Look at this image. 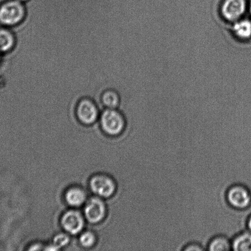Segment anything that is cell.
I'll return each mask as SVG.
<instances>
[{"label": "cell", "mask_w": 251, "mask_h": 251, "mask_svg": "<svg viewBox=\"0 0 251 251\" xmlns=\"http://www.w3.org/2000/svg\"><path fill=\"white\" fill-rule=\"evenodd\" d=\"M26 7L17 0H7L0 6V23L7 26L21 24L26 19Z\"/></svg>", "instance_id": "cell-1"}, {"label": "cell", "mask_w": 251, "mask_h": 251, "mask_svg": "<svg viewBox=\"0 0 251 251\" xmlns=\"http://www.w3.org/2000/svg\"><path fill=\"white\" fill-rule=\"evenodd\" d=\"M100 124L107 134L117 135L125 129V120L121 113L116 109H107L101 115Z\"/></svg>", "instance_id": "cell-2"}, {"label": "cell", "mask_w": 251, "mask_h": 251, "mask_svg": "<svg viewBox=\"0 0 251 251\" xmlns=\"http://www.w3.org/2000/svg\"><path fill=\"white\" fill-rule=\"evenodd\" d=\"M248 11V0H223L220 6L221 18L226 22H233L243 18Z\"/></svg>", "instance_id": "cell-3"}, {"label": "cell", "mask_w": 251, "mask_h": 251, "mask_svg": "<svg viewBox=\"0 0 251 251\" xmlns=\"http://www.w3.org/2000/svg\"><path fill=\"white\" fill-rule=\"evenodd\" d=\"M227 202L238 210H247L251 206V191L247 186L236 184L231 186L226 194Z\"/></svg>", "instance_id": "cell-4"}, {"label": "cell", "mask_w": 251, "mask_h": 251, "mask_svg": "<svg viewBox=\"0 0 251 251\" xmlns=\"http://www.w3.org/2000/svg\"><path fill=\"white\" fill-rule=\"evenodd\" d=\"M76 113L80 122L87 125L94 124L99 115L97 105L92 100L86 98L78 102Z\"/></svg>", "instance_id": "cell-5"}, {"label": "cell", "mask_w": 251, "mask_h": 251, "mask_svg": "<svg viewBox=\"0 0 251 251\" xmlns=\"http://www.w3.org/2000/svg\"><path fill=\"white\" fill-rule=\"evenodd\" d=\"M90 186L93 193L101 198H108L115 193V184L110 177L97 175L90 179Z\"/></svg>", "instance_id": "cell-6"}, {"label": "cell", "mask_w": 251, "mask_h": 251, "mask_svg": "<svg viewBox=\"0 0 251 251\" xmlns=\"http://www.w3.org/2000/svg\"><path fill=\"white\" fill-rule=\"evenodd\" d=\"M61 224L66 232L71 235H76L83 230L84 226L83 216L78 211L69 210L63 214Z\"/></svg>", "instance_id": "cell-7"}, {"label": "cell", "mask_w": 251, "mask_h": 251, "mask_svg": "<svg viewBox=\"0 0 251 251\" xmlns=\"http://www.w3.org/2000/svg\"><path fill=\"white\" fill-rule=\"evenodd\" d=\"M106 206L100 198H91L87 201L84 207V215L88 222L98 223L105 218Z\"/></svg>", "instance_id": "cell-8"}, {"label": "cell", "mask_w": 251, "mask_h": 251, "mask_svg": "<svg viewBox=\"0 0 251 251\" xmlns=\"http://www.w3.org/2000/svg\"><path fill=\"white\" fill-rule=\"evenodd\" d=\"M231 31L238 41L249 43L251 41V19L238 20L233 24Z\"/></svg>", "instance_id": "cell-9"}, {"label": "cell", "mask_w": 251, "mask_h": 251, "mask_svg": "<svg viewBox=\"0 0 251 251\" xmlns=\"http://www.w3.org/2000/svg\"><path fill=\"white\" fill-rule=\"evenodd\" d=\"M232 250L234 251H251V232L243 231L232 240Z\"/></svg>", "instance_id": "cell-10"}, {"label": "cell", "mask_w": 251, "mask_h": 251, "mask_svg": "<svg viewBox=\"0 0 251 251\" xmlns=\"http://www.w3.org/2000/svg\"><path fill=\"white\" fill-rule=\"evenodd\" d=\"M65 200L69 205L73 207H78L84 203L86 194L82 189L74 187L66 191Z\"/></svg>", "instance_id": "cell-11"}, {"label": "cell", "mask_w": 251, "mask_h": 251, "mask_svg": "<svg viewBox=\"0 0 251 251\" xmlns=\"http://www.w3.org/2000/svg\"><path fill=\"white\" fill-rule=\"evenodd\" d=\"M101 101L107 109H116L120 104L119 93L114 90H107L101 97Z\"/></svg>", "instance_id": "cell-12"}, {"label": "cell", "mask_w": 251, "mask_h": 251, "mask_svg": "<svg viewBox=\"0 0 251 251\" xmlns=\"http://www.w3.org/2000/svg\"><path fill=\"white\" fill-rule=\"evenodd\" d=\"M232 250V241L223 235L214 237L209 243L207 251H230Z\"/></svg>", "instance_id": "cell-13"}, {"label": "cell", "mask_w": 251, "mask_h": 251, "mask_svg": "<svg viewBox=\"0 0 251 251\" xmlns=\"http://www.w3.org/2000/svg\"><path fill=\"white\" fill-rule=\"evenodd\" d=\"M16 44L14 34L8 29H0V52L5 53L12 50Z\"/></svg>", "instance_id": "cell-14"}, {"label": "cell", "mask_w": 251, "mask_h": 251, "mask_svg": "<svg viewBox=\"0 0 251 251\" xmlns=\"http://www.w3.org/2000/svg\"><path fill=\"white\" fill-rule=\"evenodd\" d=\"M70 242V239L67 235L63 234V233H60L56 235L54 238L53 245L51 246L52 250H57L60 249L61 248L65 247Z\"/></svg>", "instance_id": "cell-15"}, {"label": "cell", "mask_w": 251, "mask_h": 251, "mask_svg": "<svg viewBox=\"0 0 251 251\" xmlns=\"http://www.w3.org/2000/svg\"><path fill=\"white\" fill-rule=\"evenodd\" d=\"M95 236L91 232H85L81 235L80 241L81 245L85 248L92 247L95 243Z\"/></svg>", "instance_id": "cell-16"}, {"label": "cell", "mask_w": 251, "mask_h": 251, "mask_svg": "<svg viewBox=\"0 0 251 251\" xmlns=\"http://www.w3.org/2000/svg\"><path fill=\"white\" fill-rule=\"evenodd\" d=\"M205 251L203 247L196 243H191L187 245L183 248V251Z\"/></svg>", "instance_id": "cell-17"}, {"label": "cell", "mask_w": 251, "mask_h": 251, "mask_svg": "<svg viewBox=\"0 0 251 251\" xmlns=\"http://www.w3.org/2000/svg\"><path fill=\"white\" fill-rule=\"evenodd\" d=\"M247 226L248 230L251 232V215L248 219Z\"/></svg>", "instance_id": "cell-18"}, {"label": "cell", "mask_w": 251, "mask_h": 251, "mask_svg": "<svg viewBox=\"0 0 251 251\" xmlns=\"http://www.w3.org/2000/svg\"><path fill=\"white\" fill-rule=\"evenodd\" d=\"M248 11H249L251 16V0H250V1H248Z\"/></svg>", "instance_id": "cell-19"}, {"label": "cell", "mask_w": 251, "mask_h": 251, "mask_svg": "<svg viewBox=\"0 0 251 251\" xmlns=\"http://www.w3.org/2000/svg\"><path fill=\"white\" fill-rule=\"evenodd\" d=\"M17 1H19L21 2H23V3H24V2H28L29 1H30V0H17Z\"/></svg>", "instance_id": "cell-20"}, {"label": "cell", "mask_w": 251, "mask_h": 251, "mask_svg": "<svg viewBox=\"0 0 251 251\" xmlns=\"http://www.w3.org/2000/svg\"><path fill=\"white\" fill-rule=\"evenodd\" d=\"M165 11H166V9H164V12H165ZM163 18H164V16H163ZM162 21H163V20H162ZM160 37H161V36H160ZM157 54H158V53H157Z\"/></svg>", "instance_id": "cell-21"}, {"label": "cell", "mask_w": 251, "mask_h": 251, "mask_svg": "<svg viewBox=\"0 0 251 251\" xmlns=\"http://www.w3.org/2000/svg\"><path fill=\"white\" fill-rule=\"evenodd\" d=\"M146 226H147V222H146Z\"/></svg>", "instance_id": "cell-22"}, {"label": "cell", "mask_w": 251, "mask_h": 251, "mask_svg": "<svg viewBox=\"0 0 251 251\" xmlns=\"http://www.w3.org/2000/svg\"><path fill=\"white\" fill-rule=\"evenodd\" d=\"M0 54H1V52H0Z\"/></svg>", "instance_id": "cell-23"}]
</instances>
